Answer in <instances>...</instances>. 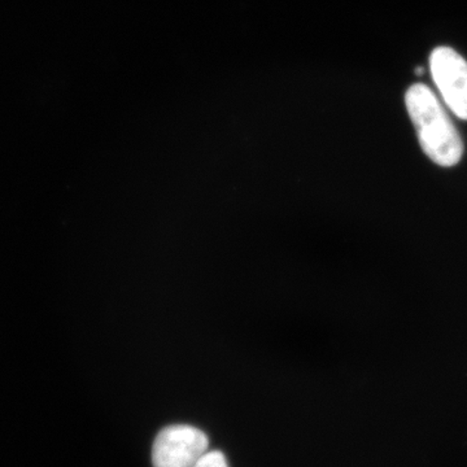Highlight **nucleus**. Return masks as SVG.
<instances>
[{
	"mask_svg": "<svg viewBox=\"0 0 467 467\" xmlns=\"http://www.w3.org/2000/svg\"><path fill=\"white\" fill-rule=\"evenodd\" d=\"M405 104L423 152L441 167L459 164L462 140L434 92L425 85H413L405 95Z\"/></svg>",
	"mask_w": 467,
	"mask_h": 467,
	"instance_id": "1",
	"label": "nucleus"
},
{
	"mask_svg": "<svg viewBox=\"0 0 467 467\" xmlns=\"http://www.w3.org/2000/svg\"><path fill=\"white\" fill-rule=\"evenodd\" d=\"M432 78L451 112L467 119V61L450 47H438L430 57Z\"/></svg>",
	"mask_w": 467,
	"mask_h": 467,
	"instance_id": "3",
	"label": "nucleus"
},
{
	"mask_svg": "<svg viewBox=\"0 0 467 467\" xmlns=\"http://www.w3.org/2000/svg\"><path fill=\"white\" fill-rule=\"evenodd\" d=\"M193 467H229L226 457L220 451H207Z\"/></svg>",
	"mask_w": 467,
	"mask_h": 467,
	"instance_id": "4",
	"label": "nucleus"
},
{
	"mask_svg": "<svg viewBox=\"0 0 467 467\" xmlns=\"http://www.w3.org/2000/svg\"><path fill=\"white\" fill-rule=\"evenodd\" d=\"M416 73L418 76L423 75V67H418Z\"/></svg>",
	"mask_w": 467,
	"mask_h": 467,
	"instance_id": "5",
	"label": "nucleus"
},
{
	"mask_svg": "<svg viewBox=\"0 0 467 467\" xmlns=\"http://www.w3.org/2000/svg\"><path fill=\"white\" fill-rule=\"evenodd\" d=\"M208 448V436L202 430L187 425L169 426L159 432L153 442V467H193Z\"/></svg>",
	"mask_w": 467,
	"mask_h": 467,
	"instance_id": "2",
	"label": "nucleus"
}]
</instances>
